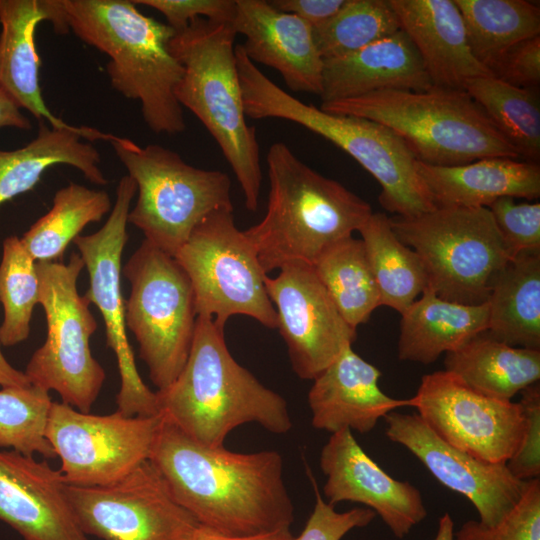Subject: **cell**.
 <instances>
[{"label": "cell", "instance_id": "obj_29", "mask_svg": "<svg viewBox=\"0 0 540 540\" xmlns=\"http://www.w3.org/2000/svg\"><path fill=\"white\" fill-rule=\"evenodd\" d=\"M445 371L486 396L512 401L527 386L539 382L540 350L513 347L482 332L445 354Z\"/></svg>", "mask_w": 540, "mask_h": 540}, {"label": "cell", "instance_id": "obj_24", "mask_svg": "<svg viewBox=\"0 0 540 540\" xmlns=\"http://www.w3.org/2000/svg\"><path fill=\"white\" fill-rule=\"evenodd\" d=\"M416 48L433 86L463 89L468 79L494 76L472 55L454 0H388ZM464 90V89H463Z\"/></svg>", "mask_w": 540, "mask_h": 540}, {"label": "cell", "instance_id": "obj_36", "mask_svg": "<svg viewBox=\"0 0 540 540\" xmlns=\"http://www.w3.org/2000/svg\"><path fill=\"white\" fill-rule=\"evenodd\" d=\"M311 29L324 60L351 54L401 27L388 0H345L333 17Z\"/></svg>", "mask_w": 540, "mask_h": 540}, {"label": "cell", "instance_id": "obj_5", "mask_svg": "<svg viewBox=\"0 0 540 540\" xmlns=\"http://www.w3.org/2000/svg\"><path fill=\"white\" fill-rule=\"evenodd\" d=\"M246 117L279 118L324 137L353 157L381 185V206L401 217H414L437 206L419 176L417 160L404 141L375 121L331 114L283 90L235 46Z\"/></svg>", "mask_w": 540, "mask_h": 540}, {"label": "cell", "instance_id": "obj_25", "mask_svg": "<svg viewBox=\"0 0 540 540\" xmlns=\"http://www.w3.org/2000/svg\"><path fill=\"white\" fill-rule=\"evenodd\" d=\"M323 61L322 103L382 90L419 92L433 87L420 55L402 29L351 54Z\"/></svg>", "mask_w": 540, "mask_h": 540}, {"label": "cell", "instance_id": "obj_38", "mask_svg": "<svg viewBox=\"0 0 540 540\" xmlns=\"http://www.w3.org/2000/svg\"><path fill=\"white\" fill-rule=\"evenodd\" d=\"M52 399L49 392L34 385L3 387L0 390V448L25 455L56 458L45 437Z\"/></svg>", "mask_w": 540, "mask_h": 540}, {"label": "cell", "instance_id": "obj_8", "mask_svg": "<svg viewBox=\"0 0 540 540\" xmlns=\"http://www.w3.org/2000/svg\"><path fill=\"white\" fill-rule=\"evenodd\" d=\"M397 238L418 255L438 297L481 305L512 259L486 207L437 206L414 217L389 218Z\"/></svg>", "mask_w": 540, "mask_h": 540}, {"label": "cell", "instance_id": "obj_1", "mask_svg": "<svg viewBox=\"0 0 540 540\" xmlns=\"http://www.w3.org/2000/svg\"><path fill=\"white\" fill-rule=\"evenodd\" d=\"M149 460L179 504L219 534L258 536L290 528L294 521L277 451L210 447L163 417Z\"/></svg>", "mask_w": 540, "mask_h": 540}, {"label": "cell", "instance_id": "obj_4", "mask_svg": "<svg viewBox=\"0 0 540 540\" xmlns=\"http://www.w3.org/2000/svg\"><path fill=\"white\" fill-rule=\"evenodd\" d=\"M267 209L243 230L267 274L286 263L313 265L329 247L359 231L373 213L369 203L302 162L283 142L266 156Z\"/></svg>", "mask_w": 540, "mask_h": 540}, {"label": "cell", "instance_id": "obj_13", "mask_svg": "<svg viewBox=\"0 0 540 540\" xmlns=\"http://www.w3.org/2000/svg\"><path fill=\"white\" fill-rule=\"evenodd\" d=\"M163 417L98 415L52 401L45 437L67 485L110 484L149 460Z\"/></svg>", "mask_w": 540, "mask_h": 540}, {"label": "cell", "instance_id": "obj_26", "mask_svg": "<svg viewBox=\"0 0 540 540\" xmlns=\"http://www.w3.org/2000/svg\"><path fill=\"white\" fill-rule=\"evenodd\" d=\"M416 169L436 206L488 208L501 197H540L537 163L492 157L455 166L417 161Z\"/></svg>", "mask_w": 540, "mask_h": 540}, {"label": "cell", "instance_id": "obj_22", "mask_svg": "<svg viewBox=\"0 0 540 540\" xmlns=\"http://www.w3.org/2000/svg\"><path fill=\"white\" fill-rule=\"evenodd\" d=\"M381 372L347 347L313 379L308 393L312 425L332 433L350 429L370 432L388 413L412 407V400L395 399L379 387Z\"/></svg>", "mask_w": 540, "mask_h": 540}, {"label": "cell", "instance_id": "obj_32", "mask_svg": "<svg viewBox=\"0 0 540 540\" xmlns=\"http://www.w3.org/2000/svg\"><path fill=\"white\" fill-rule=\"evenodd\" d=\"M358 232L378 286L381 306L401 314L427 286L418 255L397 238L385 213L373 212Z\"/></svg>", "mask_w": 540, "mask_h": 540}, {"label": "cell", "instance_id": "obj_10", "mask_svg": "<svg viewBox=\"0 0 540 540\" xmlns=\"http://www.w3.org/2000/svg\"><path fill=\"white\" fill-rule=\"evenodd\" d=\"M36 265L47 337L32 354L24 373L31 385L55 391L61 402L89 413L106 374L89 344L97 321L90 303L77 289L84 262L79 253L73 252L68 263L46 261Z\"/></svg>", "mask_w": 540, "mask_h": 540}, {"label": "cell", "instance_id": "obj_42", "mask_svg": "<svg viewBox=\"0 0 540 540\" xmlns=\"http://www.w3.org/2000/svg\"><path fill=\"white\" fill-rule=\"evenodd\" d=\"M314 490V509L301 534L292 540H341L350 530L367 526L376 516L373 510L360 507L337 512L322 498L315 483Z\"/></svg>", "mask_w": 540, "mask_h": 540}, {"label": "cell", "instance_id": "obj_35", "mask_svg": "<svg viewBox=\"0 0 540 540\" xmlns=\"http://www.w3.org/2000/svg\"><path fill=\"white\" fill-rule=\"evenodd\" d=\"M463 89L483 109L520 157L540 159V106L532 89L508 84L495 76L468 79Z\"/></svg>", "mask_w": 540, "mask_h": 540}, {"label": "cell", "instance_id": "obj_23", "mask_svg": "<svg viewBox=\"0 0 540 540\" xmlns=\"http://www.w3.org/2000/svg\"><path fill=\"white\" fill-rule=\"evenodd\" d=\"M42 21L59 34L69 31L61 0H0V86L37 119L70 128L50 111L41 93L35 31Z\"/></svg>", "mask_w": 540, "mask_h": 540}, {"label": "cell", "instance_id": "obj_9", "mask_svg": "<svg viewBox=\"0 0 540 540\" xmlns=\"http://www.w3.org/2000/svg\"><path fill=\"white\" fill-rule=\"evenodd\" d=\"M110 143L137 186L128 223L163 252L174 257L206 217L233 211L231 180L225 172L194 167L158 144L139 146L118 136Z\"/></svg>", "mask_w": 540, "mask_h": 540}, {"label": "cell", "instance_id": "obj_11", "mask_svg": "<svg viewBox=\"0 0 540 540\" xmlns=\"http://www.w3.org/2000/svg\"><path fill=\"white\" fill-rule=\"evenodd\" d=\"M130 283L125 324L157 390L183 369L193 342L197 311L192 284L177 260L146 240L122 267Z\"/></svg>", "mask_w": 540, "mask_h": 540}, {"label": "cell", "instance_id": "obj_21", "mask_svg": "<svg viewBox=\"0 0 540 540\" xmlns=\"http://www.w3.org/2000/svg\"><path fill=\"white\" fill-rule=\"evenodd\" d=\"M250 61L273 68L295 92L321 95L324 61L311 27L294 14L265 0H236L232 22Z\"/></svg>", "mask_w": 540, "mask_h": 540}, {"label": "cell", "instance_id": "obj_33", "mask_svg": "<svg viewBox=\"0 0 540 540\" xmlns=\"http://www.w3.org/2000/svg\"><path fill=\"white\" fill-rule=\"evenodd\" d=\"M109 211L111 200L104 190L71 182L55 193L50 210L20 239L36 262L62 261L66 248L84 227L99 222Z\"/></svg>", "mask_w": 540, "mask_h": 540}, {"label": "cell", "instance_id": "obj_48", "mask_svg": "<svg viewBox=\"0 0 540 540\" xmlns=\"http://www.w3.org/2000/svg\"><path fill=\"white\" fill-rule=\"evenodd\" d=\"M24 372L14 368L5 358L0 344V386L3 387H27L30 386Z\"/></svg>", "mask_w": 540, "mask_h": 540}, {"label": "cell", "instance_id": "obj_30", "mask_svg": "<svg viewBox=\"0 0 540 540\" xmlns=\"http://www.w3.org/2000/svg\"><path fill=\"white\" fill-rule=\"evenodd\" d=\"M487 303L486 333L491 338L540 350V252L513 257L497 277Z\"/></svg>", "mask_w": 540, "mask_h": 540}, {"label": "cell", "instance_id": "obj_45", "mask_svg": "<svg viewBox=\"0 0 540 540\" xmlns=\"http://www.w3.org/2000/svg\"><path fill=\"white\" fill-rule=\"evenodd\" d=\"M269 2L276 9L294 14L314 28L333 17L345 0H273Z\"/></svg>", "mask_w": 540, "mask_h": 540}, {"label": "cell", "instance_id": "obj_44", "mask_svg": "<svg viewBox=\"0 0 540 540\" xmlns=\"http://www.w3.org/2000/svg\"><path fill=\"white\" fill-rule=\"evenodd\" d=\"M500 80L520 88L532 89L540 84V36L514 45L493 71Z\"/></svg>", "mask_w": 540, "mask_h": 540}, {"label": "cell", "instance_id": "obj_12", "mask_svg": "<svg viewBox=\"0 0 540 540\" xmlns=\"http://www.w3.org/2000/svg\"><path fill=\"white\" fill-rule=\"evenodd\" d=\"M174 258L184 269L195 296L197 315L224 329L229 318L244 315L277 328L257 253L234 222L233 211L206 217Z\"/></svg>", "mask_w": 540, "mask_h": 540}, {"label": "cell", "instance_id": "obj_18", "mask_svg": "<svg viewBox=\"0 0 540 540\" xmlns=\"http://www.w3.org/2000/svg\"><path fill=\"white\" fill-rule=\"evenodd\" d=\"M384 419L387 437L409 450L442 485L466 497L482 524H497L521 497L525 481L516 479L506 463L487 462L451 446L417 413L392 411Z\"/></svg>", "mask_w": 540, "mask_h": 540}, {"label": "cell", "instance_id": "obj_40", "mask_svg": "<svg viewBox=\"0 0 540 540\" xmlns=\"http://www.w3.org/2000/svg\"><path fill=\"white\" fill-rule=\"evenodd\" d=\"M488 209L512 258L521 252H540V203L501 197Z\"/></svg>", "mask_w": 540, "mask_h": 540}, {"label": "cell", "instance_id": "obj_49", "mask_svg": "<svg viewBox=\"0 0 540 540\" xmlns=\"http://www.w3.org/2000/svg\"><path fill=\"white\" fill-rule=\"evenodd\" d=\"M454 522L449 513H444L438 519V529L434 540H454Z\"/></svg>", "mask_w": 540, "mask_h": 540}, {"label": "cell", "instance_id": "obj_2", "mask_svg": "<svg viewBox=\"0 0 540 540\" xmlns=\"http://www.w3.org/2000/svg\"><path fill=\"white\" fill-rule=\"evenodd\" d=\"M155 393L164 418L210 447L224 446L227 435L247 423L275 434L292 427L286 400L233 358L224 329L206 317H197L191 350L179 375Z\"/></svg>", "mask_w": 540, "mask_h": 540}, {"label": "cell", "instance_id": "obj_15", "mask_svg": "<svg viewBox=\"0 0 540 540\" xmlns=\"http://www.w3.org/2000/svg\"><path fill=\"white\" fill-rule=\"evenodd\" d=\"M135 181L123 176L116 189V200L104 225L95 233L79 235L76 245L89 275L84 297L101 313L107 346L113 350L121 385L116 395L117 411L126 416L159 414L156 393L151 391L136 368L125 324V301L121 293L122 254L128 241L126 225Z\"/></svg>", "mask_w": 540, "mask_h": 540}, {"label": "cell", "instance_id": "obj_31", "mask_svg": "<svg viewBox=\"0 0 540 540\" xmlns=\"http://www.w3.org/2000/svg\"><path fill=\"white\" fill-rule=\"evenodd\" d=\"M475 59L493 74L516 44L540 36V8L525 0H454Z\"/></svg>", "mask_w": 540, "mask_h": 540}, {"label": "cell", "instance_id": "obj_46", "mask_svg": "<svg viewBox=\"0 0 540 540\" xmlns=\"http://www.w3.org/2000/svg\"><path fill=\"white\" fill-rule=\"evenodd\" d=\"M20 109L17 102L0 86V129L3 127L31 129L30 120Z\"/></svg>", "mask_w": 540, "mask_h": 540}, {"label": "cell", "instance_id": "obj_14", "mask_svg": "<svg viewBox=\"0 0 540 540\" xmlns=\"http://www.w3.org/2000/svg\"><path fill=\"white\" fill-rule=\"evenodd\" d=\"M66 495L81 530L102 540H190L200 526L150 460L110 484L66 485Z\"/></svg>", "mask_w": 540, "mask_h": 540}, {"label": "cell", "instance_id": "obj_19", "mask_svg": "<svg viewBox=\"0 0 540 540\" xmlns=\"http://www.w3.org/2000/svg\"><path fill=\"white\" fill-rule=\"evenodd\" d=\"M320 467L326 476L323 492L328 504H364L398 539L407 536L427 516L418 488L388 475L362 449L350 429L331 434L321 450Z\"/></svg>", "mask_w": 540, "mask_h": 540}, {"label": "cell", "instance_id": "obj_6", "mask_svg": "<svg viewBox=\"0 0 540 540\" xmlns=\"http://www.w3.org/2000/svg\"><path fill=\"white\" fill-rule=\"evenodd\" d=\"M232 25L204 18L176 31L169 43L183 67L174 93L217 142L240 184L245 207L256 212L262 182L259 144L246 120Z\"/></svg>", "mask_w": 540, "mask_h": 540}, {"label": "cell", "instance_id": "obj_7", "mask_svg": "<svg viewBox=\"0 0 540 540\" xmlns=\"http://www.w3.org/2000/svg\"><path fill=\"white\" fill-rule=\"evenodd\" d=\"M327 113L369 119L397 134L416 160L455 166L483 158L518 159L517 150L463 89L382 90L321 103Z\"/></svg>", "mask_w": 540, "mask_h": 540}, {"label": "cell", "instance_id": "obj_37", "mask_svg": "<svg viewBox=\"0 0 540 540\" xmlns=\"http://www.w3.org/2000/svg\"><path fill=\"white\" fill-rule=\"evenodd\" d=\"M39 286L36 261L19 237L8 236L0 261L1 345L14 346L29 337L33 309L39 304Z\"/></svg>", "mask_w": 540, "mask_h": 540}, {"label": "cell", "instance_id": "obj_17", "mask_svg": "<svg viewBox=\"0 0 540 540\" xmlns=\"http://www.w3.org/2000/svg\"><path fill=\"white\" fill-rule=\"evenodd\" d=\"M266 277L277 314V329L287 346L293 371L313 380L356 339V329L342 317L311 264H284Z\"/></svg>", "mask_w": 540, "mask_h": 540}, {"label": "cell", "instance_id": "obj_20", "mask_svg": "<svg viewBox=\"0 0 540 540\" xmlns=\"http://www.w3.org/2000/svg\"><path fill=\"white\" fill-rule=\"evenodd\" d=\"M59 470L0 449V520L23 540H90L80 528Z\"/></svg>", "mask_w": 540, "mask_h": 540}, {"label": "cell", "instance_id": "obj_16", "mask_svg": "<svg viewBox=\"0 0 540 540\" xmlns=\"http://www.w3.org/2000/svg\"><path fill=\"white\" fill-rule=\"evenodd\" d=\"M411 400L438 437L476 458L506 463L520 446L525 429L520 404L481 394L448 371L422 376Z\"/></svg>", "mask_w": 540, "mask_h": 540}, {"label": "cell", "instance_id": "obj_28", "mask_svg": "<svg viewBox=\"0 0 540 540\" xmlns=\"http://www.w3.org/2000/svg\"><path fill=\"white\" fill-rule=\"evenodd\" d=\"M398 358L430 364L488 328V303L467 305L438 297L425 287L401 313Z\"/></svg>", "mask_w": 540, "mask_h": 540}, {"label": "cell", "instance_id": "obj_27", "mask_svg": "<svg viewBox=\"0 0 540 540\" xmlns=\"http://www.w3.org/2000/svg\"><path fill=\"white\" fill-rule=\"evenodd\" d=\"M88 141L110 142L114 135L90 127L54 128L39 124L36 137L16 150L0 149V206L30 191L51 166L64 164L79 170L96 185H106L100 154Z\"/></svg>", "mask_w": 540, "mask_h": 540}, {"label": "cell", "instance_id": "obj_34", "mask_svg": "<svg viewBox=\"0 0 540 540\" xmlns=\"http://www.w3.org/2000/svg\"><path fill=\"white\" fill-rule=\"evenodd\" d=\"M344 320L354 329L381 306L380 294L361 239L329 247L312 265Z\"/></svg>", "mask_w": 540, "mask_h": 540}, {"label": "cell", "instance_id": "obj_43", "mask_svg": "<svg viewBox=\"0 0 540 540\" xmlns=\"http://www.w3.org/2000/svg\"><path fill=\"white\" fill-rule=\"evenodd\" d=\"M133 3L157 10L175 31L198 18L231 25L236 13V0H134Z\"/></svg>", "mask_w": 540, "mask_h": 540}, {"label": "cell", "instance_id": "obj_47", "mask_svg": "<svg viewBox=\"0 0 540 540\" xmlns=\"http://www.w3.org/2000/svg\"><path fill=\"white\" fill-rule=\"evenodd\" d=\"M293 535L289 528H284L272 533L250 536V537H231L219 534L204 526H199L190 540H292Z\"/></svg>", "mask_w": 540, "mask_h": 540}, {"label": "cell", "instance_id": "obj_39", "mask_svg": "<svg viewBox=\"0 0 540 540\" xmlns=\"http://www.w3.org/2000/svg\"><path fill=\"white\" fill-rule=\"evenodd\" d=\"M454 540H540V480L525 481L521 497L497 524L468 520Z\"/></svg>", "mask_w": 540, "mask_h": 540}, {"label": "cell", "instance_id": "obj_41", "mask_svg": "<svg viewBox=\"0 0 540 540\" xmlns=\"http://www.w3.org/2000/svg\"><path fill=\"white\" fill-rule=\"evenodd\" d=\"M518 402L525 417V429L520 446L506 462L510 473L518 480L528 481L540 475V384L533 383L521 392Z\"/></svg>", "mask_w": 540, "mask_h": 540}, {"label": "cell", "instance_id": "obj_3", "mask_svg": "<svg viewBox=\"0 0 540 540\" xmlns=\"http://www.w3.org/2000/svg\"><path fill=\"white\" fill-rule=\"evenodd\" d=\"M68 30L106 54L111 86L136 100L148 128L156 134L185 131L182 106L174 90L183 67L169 43L176 31L137 9L128 0H61Z\"/></svg>", "mask_w": 540, "mask_h": 540}]
</instances>
